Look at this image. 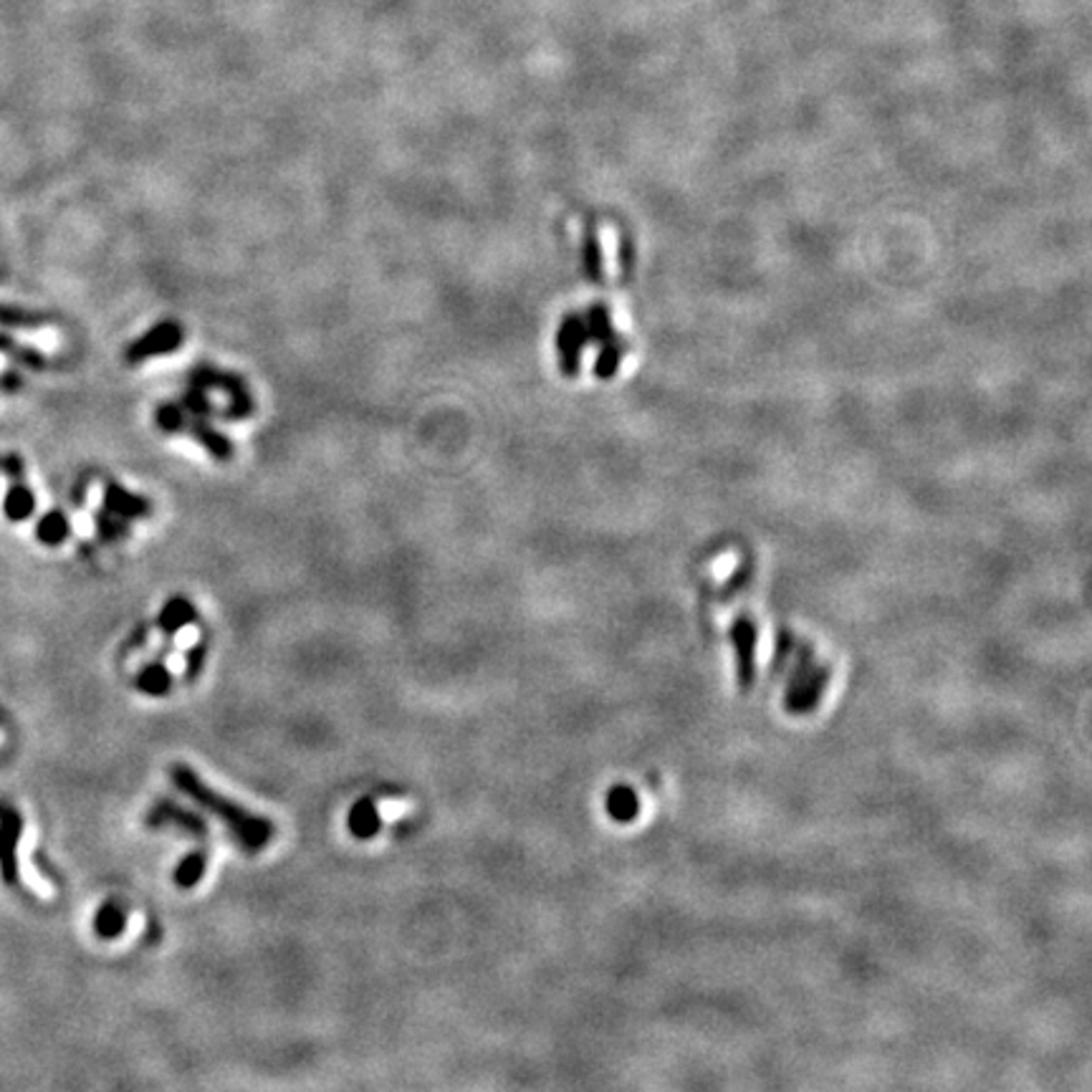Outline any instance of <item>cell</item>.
<instances>
[{
    "instance_id": "cell-8",
    "label": "cell",
    "mask_w": 1092,
    "mask_h": 1092,
    "mask_svg": "<svg viewBox=\"0 0 1092 1092\" xmlns=\"http://www.w3.org/2000/svg\"><path fill=\"white\" fill-rule=\"evenodd\" d=\"M170 683H173V673H170L165 665H158V663L147 665V668L142 670V676H139V688H142V691L150 693V695L167 693Z\"/></svg>"
},
{
    "instance_id": "cell-9",
    "label": "cell",
    "mask_w": 1092,
    "mask_h": 1092,
    "mask_svg": "<svg viewBox=\"0 0 1092 1092\" xmlns=\"http://www.w3.org/2000/svg\"><path fill=\"white\" fill-rule=\"evenodd\" d=\"M203 873H205V857L200 855V852H192V855H188L180 865H177L175 882L180 888H192V886H198L200 878H203Z\"/></svg>"
},
{
    "instance_id": "cell-15",
    "label": "cell",
    "mask_w": 1092,
    "mask_h": 1092,
    "mask_svg": "<svg viewBox=\"0 0 1092 1092\" xmlns=\"http://www.w3.org/2000/svg\"><path fill=\"white\" fill-rule=\"evenodd\" d=\"M175 642H177V648H180V650L192 648L198 642V630H196V627H190V625L180 627V630H177V640Z\"/></svg>"
},
{
    "instance_id": "cell-2",
    "label": "cell",
    "mask_w": 1092,
    "mask_h": 1092,
    "mask_svg": "<svg viewBox=\"0 0 1092 1092\" xmlns=\"http://www.w3.org/2000/svg\"><path fill=\"white\" fill-rule=\"evenodd\" d=\"M23 832V819L15 809H5L0 817V878L8 886L18 882V840Z\"/></svg>"
},
{
    "instance_id": "cell-6",
    "label": "cell",
    "mask_w": 1092,
    "mask_h": 1092,
    "mask_svg": "<svg viewBox=\"0 0 1092 1092\" xmlns=\"http://www.w3.org/2000/svg\"><path fill=\"white\" fill-rule=\"evenodd\" d=\"M95 931L99 939H117L124 931V913L120 905L104 903L95 918Z\"/></svg>"
},
{
    "instance_id": "cell-16",
    "label": "cell",
    "mask_w": 1092,
    "mask_h": 1092,
    "mask_svg": "<svg viewBox=\"0 0 1092 1092\" xmlns=\"http://www.w3.org/2000/svg\"><path fill=\"white\" fill-rule=\"evenodd\" d=\"M165 668H167L170 673H183V670H185V657H183V655H167Z\"/></svg>"
},
{
    "instance_id": "cell-11",
    "label": "cell",
    "mask_w": 1092,
    "mask_h": 1092,
    "mask_svg": "<svg viewBox=\"0 0 1092 1092\" xmlns=\"http://www.w3.org/2000/svg\"><path fill=\"white\" fill-rule=\"evenodd\" d=\"M38 537H41L43 541H49V544H57V541L66 537V522L59 514L46 516L41 522V529H38Z\"/></svg>"
},
{
    "instance_id": "cell-5",
    "label": "cell",
    "mask_w": 1092,
    "mask_h": 1092,
    "mask_svg": "<svg viewBox=\"0 0 1092 1092\" xmlns=\"http://www.w3.org/2000/svg\"><path fill=\"white\" fill-rule=\"evenodd\" d=\"M350 830L354 838L367 840L379 830V815L372 800H360L350 812Z\"/></svg>"
},
{
    "instance_id": "cell-1",
    "label": "cell",
    "mask_w": 1092,
    "mask_h": 1092,
    "mask_svg": "<svg viewBox=\"0 0 1092 1092\" xmlns=\"http://www.w3.org/2000/svg\"><path fill=\"white\" fill-rule=\"evenodd\" d=\"M170 777H173L175 787L180 789V792L188 794L190 800H196L203 809L213 812L221 823H226L228 830L236 834V840L251 852L266 848L271 838H274V825H271L268 819L248 815L243 807H238V804L226 800V796L213 792L205 781H200L196 777V771H192L190 766L175 764L173 769H170Z\"/></svg>"
},
{
    "instance_id": "cell-17",
    "label": "cell",
    "mask_w": 1092,
    "mask_h": 1092,
    "mask_svg": "<svg viewBox=\"0 0 1092 1092\" xmlns=\"http://www.w3.org/2000/svg\"><path fill=\"white\" fill-rule=\"evenodd\" d=\"M3 812H5V807H3V804H0V817H3Z\"/></svg>"
},
{
    "instance_id": "cell-3",
    "label": "cell",
    "mask_w": 1092,
    "mask_h": 1092,
    "mask_svg": "<svg viewBox=\"0 0 1092 1092\" xmlns=\"http://www.w3.org/2000/svg\"><path fill=\"white\" fill-rule=\"evenodd\" d=\"M183 342V329L177 327L175 322H165V324H158L152 331H147V335L139 339V342L131 344V350H129V362H139V360H147V357H154V354H165V352H173L180 347Z\"/></svg>"
},
{
    "instance_id": "cell-10",
    "label": "cell",
    "mask_w": 1092,
    "mask_h": 1092,
    "mask_svg": "<svg viewBox=\"0 0 1092 1092\" xmlns=\"http://www.w3.org/2000/svg\"><path fill=\"white\" fill-rule=\"evenodd\" d=\"M106 499H110V506L114 511H120V514H124V516L147 514V503L145 501L135 499V495H129L127 491H120V488H110Z\"/></svg>"
},
{
    "instance_id": "cell-13",
    "label": "cell",
    "mask_w": 1092,
    "mask_h": 1092,
    "mask_svg": "<svg viewBox=\"0 0 1092 1092\" xmlns=\"http://www.w3.org/2000/svg\"><path fill=\"white\" fill-rule=\"evenodd\" d=\"M158 421H160V428H165V430H180V428H183V410H180V407H173V405L160 407Z\"/></svg>"
},
{
    "instance_id": "cell-14",
    "label": "cell",
    "mask_w": 1092,
    "mask_h": 1092,
    "mask_svg": "<svg viewBox=\"0 0 1092 1092\" xmlns=\"http://www.w3.org/2000/svg\"><path fill=\"white\" fill-rule=\"evenodd\" d=\"M407 809H410L407 802H390V800H387V802L379 804V817L387 819V823H392V819H398V817L405 815Z\"/></svg>"
},
{
    "instance_id": "cell-7",
    "label": "cell",
    "mask_w": 1092,
    "mask_h": 1092,
    "mask_svg": "<svg viewBox=\"0 0 1092 1092\" xmlns=\"http://www.w3.org/2000/svg\"><path fill=\"white\" fill-rule=\"evenodd\" d=\"M192 619H196V612H192L190 602L188 600H173L165 610H162L160 625L165 632H177L180 627L190 625Z\"/></svg>"
},
{
    "instance_id": "cell-12",
    "label": "cell",
    "mask_w": 1092,
    "mask_h": 1092,
    "mask_svg": "<svg viewBox=\"0 0 1092 1092\" xmlns=\"http://www.w3.org/2000/svg\"><path fill=\"white\" fill-rule=\"evenodd\" d=\"M30 509H34V501H30V495L23 491V488L13 491L11 499H8V511H11L13 518H26L30 514Z\"/></svg>"
},
{
    "instance_id": "cell-4",
    "label": "cell",
    "mask_w": 1092,
    "mask_h": 1092,
    "mask_svg": "<svg viewBox=\"0 0 1092 1092\" xmlns=\"http://www.w3.org/2000/svg\"><path fill=\"white\" fill-rule=\"evenodd\" d=\"M170 823H175V825H183L185 830L192 832V834H198V838H203L205 834V823L200 817L192 815V812L188 809H180L177 804L173 802H160V804H154L150 815H147V825H152V827H160V825H170Z\"/></svg>"
}]
</instances>
